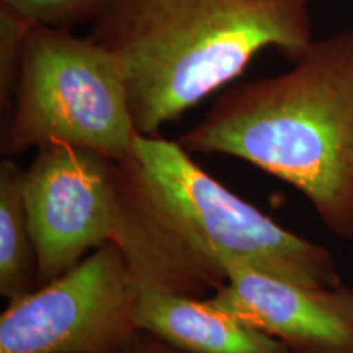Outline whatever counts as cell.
Returning a JSON list of instances; mask_svg holds the SVG:
<instances>
[{
    "label": "cell",
    "instance_id": "cell-1",
    "mask_svg": "<svg viewBox=\"0 0 353 353\" xmlns=\"http://www.w3.org/2000/svg\"><path fill=\"white\" fill-rule=\"evenodd\" d=\"M180 143L139 136L117 162L120 247L136 285L210 298L241 262L314 288L341 286L327 247L288 231L234 195Z\"/></svg>",
    "mask_w": 353,
    "mask_h": 353
},
{
    "label": "cell",
    "instance_id": "cell-2",
    "mask_svg": "<svg viewBox=\"0 0 353 353\" xmlns=\"http://www.w3.org/2000/svg\"><path fill=\"white\" fill-rule=\"evenodd\" d=\"M286 72L236 83L179 143L293 185L341 239L353 237V23Z\"/></svg>",
    "mask_w": 353,
    "mask_h": 353
},
{
    "label": "cell",
    "instance_id": "cell-3",
    "mask_svg": "<svg viewBox=\"0 0 353 353\" xmlns=\"http://www.w3.org/2000/svg\"><path fill=\"white\" fill-rule=\"evenodd\" d=\"M90 37L120 61L141 136H161L260 51L294 63L314 43L311 0H105Z\"/></svg>",
    "mask_w": 353,
    "mask_h": 353
},
{
    "label": "cell",
    "instance_id": "cell-4",
    "mask_svg": "<svg viewBox=\"0 0 353 353\" xmlns=\"http://www.w3.org/2000/svg\"><path fill=\"white\" fill-rule=\"evenodd\" d=\"M2 151L59 141L123 162L139 132L118 57L72 30L34 25L26 34Z\"/></svg>",
    "mask_w": 353,
    "mask_h": 353
},
{
    "label": "cell",
    "instance_id": "cell-5",
    "mask_svg": "<svg viewBox=\"0 0 353 353\" xmlns=\"http://www.w3.org/2000/svg\"><path fill=\"white\" fill-rule=\"evenodd\" d=\"M136 283L107 242L54 280L8 301L0 353H120L136 332Z\"/></svg>",
    "mask_w": 353,
    "mask_h": 353
},
{
    "label": "cell",
    "instance_id": "cell-6",
    "mask_svg": "<svg viewBox=\"0 0 353 353\" xmlns=\"http://www.w3.org/2000/svg\"><path fill=\"white\" fill-rule=\"evenodd\" d=\"M117 162L51 141L23 172V196L37 252V288L113 242L120 218Z\"/></svg>",
    "mask_w": 353,
    "mask_h": 353
},
{
    "label": "cell",
    "instance_id": "cell-7",
    "mask_svg": "<svg viewBox=\"0 0 353 353\" xmlns=\"http://www.w3.org/2000/svg\"><path fill=\"white\" fill-rule=\"evenodd\" d=\"M228 283L208 298L285 343L291 353H353V288H314L229 262Z\"/></svg>",
    "mask_w": 353,
    "mask_h": 353
},
{
    "label": "cell",
    "instance_id": "cell-8",
    "mask_svg": "<svg viewBox=\"0 0 353 353\" xmlns=\"http://www.w3.org/2000/svg\"><path fill=\"white\" fill-rule=\"evenodd\" d=\"M136 325L185 353H291L249 322L223 311L208 298H193L136 285Z\"/></svg>",
    "mask_w": 353,
    "mask_h": 353
},
{
    "label": "cell",
    "instance_id": "cell-9",
    "mask_svg": "<svg viewBox=\"0 0 353 353\" xmlns=\"http://www.w3.org/2000/svg\"><path fill=\"white\" fill-rule=\"evenodd\" d=\"M25 169L0 164V294L7 301L37 288V252L23 196Z\"/></svg>",
    "mask_w": 353,
    "mask_h": 353
},
{
    "label": "cell",
    "instance_id": "cell-10",
    "mask_svg": "<svg viewBox=\"0 0 353 353\" xmlns=\"http://www.w3.org/2000/svg\"><path fill=\"white\" fill-rule=\"evenodd\" d=\"M105 0H0V10L10 13L28 26L48 25L72 30L90 25Z\"/></svg>",
    "mask_w": 353,
    "mask_h": 353
},
{
    "label": "cell",
    "instance_id": "cell-11",
    "mask_svg": "<svg viewBox=\"0 0 353 353\" xmlns=\"http://www.w3.org/2000/svg\"><path fill=\"white\" fill-rule=\"evenodd\" d=\"M120 353H185L179 348H174L169 343L162 342L154 335L138 330L130 343Z\"/></svg>",
    "mask_w": 353,
    "mask_h": 353
}]
</instances>
